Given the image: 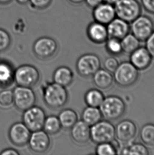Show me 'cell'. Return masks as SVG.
Returning <instances> with one entry per match:
<instances>
[{"mask_svg": "<svg viewBox=\"0 0 154 155\" xmlns=\"http://www.w3.org/2000/svg\"><path fill=\"white\" fill-rule=\"evenodd\" d=\"M68 97L66 87L54 82L46 85L43 90L44 102L50 109L56 110L64 107Z\"/></svg>", "mask_w": 154, "mask_h": 155, "instance_id": "obj_1", "label": "cell"}, {"mask_svg": "<svg viewBox=\"0 0 154 155\" xmlns=\"http://www.w3.org/2000/svg\"><path fill=\"white\" fill-rule=\"evenodd\" d=\"M102 117L108 121L120 119L126 111V104L123 99L116 95H110L104 97L99 107Z\"/></svg>", "mask_w": 154, "mask_h": 155, "instance_id": "obj_2", "label": "cell"}, {"mask_svg": "<svg viewBox=\"0 0 154 155\" xmlns=\"http://www.w3.org/2000/svg\"><path fill=\"white\" fill-rule=\"evenodd\" d=\"M113 76L118 85L127 87L137 82L139 78V71L130 62L124 61L119 65Z\"/></svg>", "mask_w": 154, "mask_h": 155, "instance_id": "obj_3", "label": "cell"}, {"mask_svg": "<svg viewBox=\"0 0 154 155\" xmlns=\"http://www.w3.org/2000/svg\"><path fill=\"white\" fill-rule=\"evenodd\" d=\"M116 17L131 23L142 14V6L138 0H119L114 5Z\"/></svg>", "mask_w": 154, "mask_h": 155, "instance_id": "obj_4", "label": "cell"}, {"mask_svg": "<svg viewBox=\"0 0 154 155\" xmlns=\"http://www.w3.org/2000/svg\"><path fill=\"white\" fill-rule=\"evenodd\" d=\"M90 130L91 140L97 144L113 143L115 139V127L108 120H100Z\"/></svg>", "mask_w": 154, "mask_h": 155, "instance_id": "obj_5", "label": "cell"}, {"mask_svg": "<svg viewBox=\"0 0 154 155\" xmlns=\"http://www.w3.org/2000/svg\"><path fill=\"white\" fill-rule=\"evenodd\" d=\"M39 71L32 65H21L14 71V81L18 86L30 87L39 81Z\"/></svg>", "mask_w": 154, "mask_h": 155, "instance_id": "obj_6", "label": "cell"}, {"mask_svg": "<svg viewBox=\"0 0 154 155\" xmlns=\"http://www.w3.org/2000/svg\"><path fill=\"white\" fill-rule=\"evenodd\" d=\"M137 127L130 120H124L115 127V138L120 145L125 147L133 143L137 134Z\"/></svg>", "mask_w": 154, "mask_h": 155, "instance_id": "obj_7", "label": "cell"}, {"mask_svg": "<svg viewBox=\"0 0 154 155\" xmlns=\"http://www.w3.org/2000/svg\"><path fill=\"white\" fill-rule=\"evenodd\" d=\"M154 31V22L148 15L142 14L130 23V32L140 41H146Z\"/></svg>", "mask_w": 154, "mask_h": 155, "instance_id": "obj_8", "label": "cell"}, {"mask_svg": "<svg viewBox=\"0 0 154 155\" xmlns=\"http://www.w3.org/2000/svg\"><path fill=\"white\" fill-rule=\"evenodd\" d=\"M101 67V61L96 54L89 53L80 57L76 63V69L80 75L89 78L94 75Z\"/></svg>", "mask_w": 154, "mask_h": 155, "instance_id": "obj_9", "label": "cell"}, {"mask_svg": "<svg viewBox=\"0 0 154 155\" xmlns=\"http://www.w3.org/2000/svg\"><path fill=\"white\" fill-rule=\"evenodd\" d=\"M34 54L38 58L47 59L54 56L58 46L54 39L49 37H42L38 39L33 45Z\"/></svg>", "mask_w": 154, "mask_h": 155, "instance_id": "obj_10", "label": "cell"}, {"mask_svg": "<svg viewBox=\"0 0 154 155\" xmlns=\"http://www.w3.org/2000/svg\"><path fill=\"white\" fill-rule=\"evenodd\" d=\"M23 112V124L31 132L43 129L47 117L41 107L34 105Z\"/></svg>", "mask_w": 154, "mask_h": 155, "instance_id": "obj_11", "label": "cell"}, {"mask_svg": "<svg viewBox=\"0 0 154 155\" xmlns=\"http://www.w3.org/2000/svg\"><path fill=\"white\" fill-rule=\"evenodd\" d=\"M13 92L14 104L19 110L24 111L35 105L36 94L31 88L18 86Z\"/></svg>", "mask_w": 154, "mask_h": 155, "instance_id": "obj_12", "label": "cell"}, {"mask_svg": "<svg viewBox=\"0 0 154 155\" xmlns=\"http://www.w3.org/2000/svg\"><path fill=\"white\" fill-rule=\"evenodd\" d=\"M31 131L23 122H16L11 126L8 131L11 142L18 147H22L28 143Z\"/></svg>", "mask_w": 154, "mask_h": 155, "instance_id": "obj_13", "label": "cell"}, {"mask_svg": "<svg viewBox=\"0 0 154 155\" xmlns=\"http://www.w3.org/2000/svg\"><path fill=\"white\" fill-rule=\"evenodd\" d=\"M31 132L28 142L30 148L35 153H46L51 145V139L49 134L43 129Z\"/></svg>", "mask_w": 154, "mask_h": 155, "instance_id": "obj_14", "label": "cell"}, {"mask_svg": "<svg viewBox=\"0 0 154 155\" xmlns=\"http://www.w3.org/2000/svg\"><path fill=\"white\" fill-rule=\"evenodd\" d=\"M92 15L94 21L106 25L116 17L114 6L104 2L92 8Z\"/></svg>", "mask_w": 154, "mask_h": 155, "instance_id": "obj_15", "label": "cell"}, {"mask_svg": "<svg viewBox=\"0 0 154 155\" xmlns=\"http://www.w3.org/2000/svg\"><path fill=\"white\" fill-rule=\"evenodd\" d=\"M87 35L89 39L96 44H104L109 38L107 25L95 21L88 25Z\"/></svg>", "mask_w": 154, "mask_h": 155, "instance_id": "obj_16", "label": "cell"}, {"mask_svg": "<svg viewBox=\"0 0 154 155\" xmlns=\"http://www.w3.org/2000/svg\"><path fill=\"white\" fill-rule=\"evenodd\" d=\"M130 54V62L138 71L147 69L152 62V57L146 47L140 46Z\"/></svg>", "mask_w": 154, "mask_h": 155, "instance_id": "obj_17", "label": "cell"}, {"mask_svg": "<svg viewBox=\"0 0 154 155\" xmlns=\"http://www.w3.org/2000/svg\"><path fill=\"white\" fill-rule=\"evenodd\" d=\"M91 127L82 121H78L71 128V136L73 140L79 145L87 143L91 140Z\"/></svg>", "mask_w": 154, "mask_h": 155, "instance_id": "obj_18", "label": "cell"}, {"mask_svg": "<svg viewBox=\"0 0 154 155\" xmlns=\"http://www.w3.org/2000/svg\"><path fill=\"white\" fill-rule=\"evenodd\" d=\"M109 37L121 40L130 32V23L116 17L107 25Z\"/></svg>", "mask_w": 154, "mask_h": 155, "instance_id": "obj_19", "label": "cell"}, {"mask_svg": "<svg viewBox=\"0 0 154 155\" xmlns=\"http://www.w3.org/2000/svg\"><path fill=\"white\" fill-rule=\"evenodd\" d=\"M92 81L97 88L101 90H107L113 86L114 79L111 72L100 68L92 76Z\"/></svg>", "mask_w": 154, "mask_h": 155, "instance_id": "obj_20", "label": "cell"}, {"mask_svg": "<svg viewBox=\"0 0 154 155\" xmlns=\"http://www.w3.org/2000/svg\"><path fill=\"white\" fill-rule=\"evenodd\" d=\"M74 74L73 71L66 66H61L56 69L53 75L54 83L66 87L73 82Z\"/></svg>", "mask_w": 154, "mask_h": 155, "instance_id": "obj_21", "label": "cell"}, {"mask_svg": "<svg viewBox=\"0 0 154 155\" xmlns=\"http://www.w3.org/2000/svg\"><path fill=\"white\" fill-rule=\"evenodd\" d=\"M14 70L8 61H0V87L10 86L14 81Z\"/></svg>", "mask_w": 154, "mask_h": 155, "instance_id": "obj_22", "label": "cell"}, {"mask_svg": "<svg viewBox=\"0 0 154 155\" xmlns=\"http://www.w3.org/2000/svg\"><path fill=\"white\" fill-rule=\"evenodd\" d=\"M81 117L84 122L91 127L101 120L102 115L99 107L88 106L83 110Z\"/></svg>", "mask_w": 154, "mask_h": 155, "instance_id": "obj_23", "label": "cell"}, {"mask_svg": "<svg viewBox=\"0 0 154 155\" xmlns=\"http://www.w3.org/2000/svg\"><path fill=\"white\" fill-rule=\"evenodd\" d=\"M62 128L71 129L78 121L77 112L71 109H66L61 111L58 116Z\"/></svg>", "mask_w": 154, "mask_h": 155, "instance_id": "obj_24", "label": "cell"}, {"mask_svg": "<svg viewBox=\"0 0 154 155\" xmlns=\"http://www.w3.org/2000/svg\"><path fill=\"white\" fill-rule=\"evenodd\" d=\"M140 136L146 147L154 148V124H144L140 130Z\"/></svg>", "mask_w": 154, "mask_h": 155, "instance_id": "obj_25", "label": "cell"}, {"mask_svg": "<svg viewBox=\"0 0 154 155\" xmlns=\"http://www.w3.org/2000/svg\"><path fill=\"white\" fill-rule=\"evenodd\" d=\"M123 52L127 54H131L132 52L140 47V41L131 34L128 33L120 40Z\"/></svg>", "mask_w": 154, "mask_h": 155, "instance_id": "obj_26", "label": "cell"}, {"mask_svg": "<svg viewBox=\"0 0 154 155\" xmlns=\"http://www.w3.org/2000/svg\"><path fill=\"white\" fill-rule=\"evenodd\" d=\"M104 99L102 92L96 88L88 91L85 96V103L89 107H99Z\"/></svg>", "mask_w": 154, "mask_h": 155, "instance_id": "obj_27", "label": "cell"}, {"mask_svg": "<svg viewBox=\"0 0 154 155\" xmlns=\"http://www.w3.org/2000/svg\"><path fill=\"white\" fill-rule=\"evenodd\" d=\"M119 153L126 155H148L149 154V151L144 144L133 143L123 147Z\"/></svg>", "mask_w": 154, "mask_h": 155, "instance_id": "obj_28", "label": "cell"}, {"mask_svg": "<svg viewBox=\"0 0 154 155\" xmlns=\"http://www.w3.org/2000/svg\"><path fill=\"white\" fill-rule=\"evenodd\" d=\"M62 128L58 117L50 115L46 117L43 130L49 134H56L60 132Z\"/></svg>", "mask_w": 154, "mask_h": 155, "instance_id": "obj_29", "label": "cell"}, {"mask_svg": "<svg viewBox=\"0 0 154 155\" xmlns=\"http://www.w3.org/2000/svg\"><path fill=\"white\" fill-rule=\"evenodd\" d=\"M107 51L113 55L117 56L123 52L120 40L109 37L105 42Z\"/></svg>", "mask_w": 154, "mask_h": 155, "instance_id": "obj_30", "label": "cell"}, {"mask_svg": "<svg viewBox=\"0 0 154 155\" xmlns=\"http://www.w3.org/2000/svg\"><path fill=\"white\" fill-rule=\"evenodd\" d=\"M14 104L13 92L10 90H4L0 92V107L8 109Z\"/></svg>", "mask_w": 154, "mask_h": 155, "instance_id": "obj_31", "label": "cell"}, {"mask_svg": "<svg viewBox=\"0 0 154 155\" xmlns=\"http://www.w3.org/2000/svg\"><path fill=\"white\" fill-rule=\"evenodd\" d=\"M96 153L98 155H116L118 154V152L112 143H104L98 144Z\"/></svg>", "mask_w": 154, "mask_h": 155, "instance_id": "obj_32", "label": "cell"}, {"mask_svg": "<svg viewBox=\"0 0 154 155\" xmlns=\"http://www.w3.org/2000/svg\"><path fill=\"white\" fill-rule=\"evenodd\" d=\"M11 44V38L10 34L6 30L0 28V51L8 49Z\"/></svg>", "mask_w": 154, "mask_h": 155, "instance_id": "obj_33", "label": "cell"}, {"mask_svg": "<svg viewBox=\"0 0 154 155\" xmlns=\"http://www.w3.org/2000/svg\"><path fill=\"white\" fill-rule=\"evenodd\" d=\"M119 63L118 60L115 57L113 56L107 57L104 63V68L107 71L111 72V73H114L118 67Z\"/></svg>", "mask_w": 154, "mask_h": 155, "instance_id": "obj_34", "label": "cell"}, {"mask_svg": "<svg viewBox=\"0 0 154 155\" xmlns=\"http://www.w3.org/2000/svg\"><path fill=\"white\" fill-rule=\"evenodd\" d=\"M52 0H29V3L32 8L38 10H43L50 6Z\"/></svg>", "mask_w": 154, "mask_h": 155, "instance_id": "obj_35", "label": "cell"}, {"mask_svg": "<svg viewBox=\"0 0 154 155\" xmlns=\"http://www.w3.org/2000/svg\"><path fill=\"white\" fill-rule=\"evenodd\" d=\"M142 8L147 12L154 15V0H140Z\"/></svg>", "mask_w": 154, "mask_h": 155, "instance_id": "obj_36", "label": "cell"}, {"mask_svg": "<svg viewBox=\"0 0 154 155\" xmlns=\"http://www.w3.org/2000/svg\"><path fill=\"white\" fill-rule=\"evenodd\" d=\"M146 47L150 53L152 59H154V31L146 40Z\"/></svg>", "mask_w": 154, "mask_h": 155, "instance_id": "obj_37", "label": "cell"}, {"mask_svg": "<svg viewBox=\"0 0 154 155\" xmlns=\"http://www.w3.org/2000/svg\"><path fill=\"white\" fill-rule=\"evenodd\" d=\"M85 2L90 8H94L103 2V0H85Z\"/></svg>", "mask_w": 154, "mask_h": 155, "instance_id": "obj_38", "label": "cell"}, {"mask_svg": "<svg viewBox=\"0 0 154 155\" xmlns=\"http://www.w3.org/2000/svg\"><path fill=\"white\" fill-rule=\"evenodd\" d=\"M19 152L17 150L12 148L4 149L0 153V155H19Z\"/></svg>", "mask_w": 154, "mask_h": 155, "instance_id": "obj_39", "label": "cell"}, {"mask_svg": "<svg viewBox=\"0 0 154 155\" xmlns=\"http://www.w3.org/2000/svg\"><path fill=\"white\" fill-rule=\"evenodd\" d=\"M70 3L73 5H80L83 2H85V0H68Z\"/></svg>", "mask_w": 154, "mask_h": 155, "instance_id": "obj_40", "label": "cell"}, {"mask_svg": "<svg viewBox=\"0 0 154 155\" xmlns=\"http://www.w3.org/2000/svg\"><path fill=\"white\" fill-rule=\"evenodd\" d=\"M119 0H103V2H104L107 4H111L112 5H115L117 2H118Z\"/></svg>", "mask_w": 154, "mask_h": 155, "instance_id": "obj_41", "label": "cell"}, {"mask_svg": "<svg viewBox=\"0 0 154 155\" xmlns=\"http://www.w3.org/2000/svg\"><path fill=\"white\" fill-rule=\"evenodd\" d=\"M13 0H0V5H6L11 3Z\"/></svg>", "mask_w": 154, "mask_h": 155, "instance_id": "obj_42", "label": "cell"}, {"mask_svg": "<svg viewBox=\"0 0 154 155\" xmlns=\"http://www.w3.org/2000/svg\"><path fill=\"white\" fill-rule=\"evenodd\" d=\"M17 3L21 5H26L29 3V0H15Z\"/></svg>", "mask_w": 154, "mask_h": 155, "instance_id": "obj_43", "label": "cell"}]
</instances>
